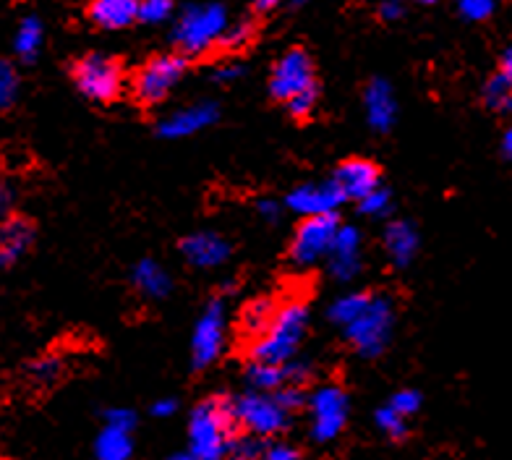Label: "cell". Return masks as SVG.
Returning a JSON list of instances; mask_svg holds the SVG:
<instances>
[{
	"label": "cell",
	"mask_w": 512,
	"mask_h": 460,
	"mask_svg": "<svg viewBox=\"0 0 512 460\" xmlns=\"http://www.w3.org/2000/svg\"><path fill=\"white\" fill-rule=\"evenodd\" d=\"M236 406L212 395L194 408L189 421V447L194 460H225L236 445Z\"/></svg>",
	"instance_id": "obj_1"
},
{
	"label": "cell",
	"mask_w": 512,
	"mask_h": 460,
	"mask_svg": "<svg viewBox=\"0 0 512 460\" xmlns=\"http://www.w3.org/2000/svg\"><path fill=\"white\" fill-rule=\"evenodd\" d=\"M306 327H309V306L304 298L296 296L288 298L285 304H277L270 327L251 343V359L267 361V364H288L304 340Z\"/></svg>",
	"instance_id": "obj_2"
},
{
	"label": "cell",
	"mask_w": 512,
	"mask_h": 460,
	"mask_svg": "<svg viewBox=\"0 0 512 460\" xmlns=\"http://www.w3.org/2000/svg\"><path fill=\"white\" fill-rule=\"evenodd\" d=\"M228 11L225 6L209 0V3H199V6H189L178 16L176 24V45L189 55H199L204 50L215 48L223 32L228 29Z\"/></svg>",
	"instance_id": "obj_3"
},
{
	"label": "cell",
	"mask_w": 512,
	"mask_h": 460,
	"mask_svg": "<svg viewBox=\"0 0 512 460\" xmlns=\"http://www.w3.org/2000/svg\"><path fill=\"white\" fill-rule=\"evenodd\" d=\"M395 325V306L387 296H371L369 306L345 327V338L361 356L374 359L387 348Z\"/></svg>",
	"instance_id": "obj_4"
},
{
	"label": "cell",
	"mask_w": 512,
	"mask_h": 460,
	"mask_svg": "<svg viewBox=\"0 0 512 460\" xmlns=\"http://www.w3.org/2000/svg\"><path fill=\"white\" fill-rule=\"evenodd\" d=\"M74 82L89 100L113 102L123 89V71L108 55L92 53L74 66Z\"/></svg>",
	"instance_id": "obj_5"
},
{
	"label": "cell",
	"mask_w": 512,
	"mask_h": 460,
	"mask_svg": "<svg viewBox=\"0 0 512 460\" xmlns=\"http://www.w3.org/2000/svg\"><path fill=\"white\" fill-rule=\"evenodd\" d=\"M337 228H340L337 215L304 217L301 225L296 228V233H293V241H290V259H293L298 267L317 264L319 259H324L330 254Z\"/></svg>",
	"instance_id": "obj_6"
},
{
	"label": "cell",
	"mask_w": 512,
	"mask_h": 460,
	"mask_svg": "<svg viewBox=\"0 0 512 460\" xmlns=\"http://www.w3.org/2000/svg\"><path fill=\"white\" fill-rule=\"evenodd\" d=\"M186 74V58L183 55H157L136 74L134 95L142 105H157L173 92Z\"/></svg>",
	"instance_id": "obj_7"
},
{
	"label": "cell",
	"mask_w": 512,
	"mask_h": 460,
	"mask_svg": "<svg viewBox=\"0 0 512 460\" xmlns=\"http://www.w3.org/2000/svg\"><path fill=\"white\" fill-rule=\"evenodd\" d=\"M233 406H236L238 427L249 429L256 437H272V434L283 432L288 427L290 413L277 403L272 393L254 390V393H246L243 398H238Z\"/></svg>",
	"instance_id": "obj_8"
},
{
	"label": "cell",
	"mask_w": 512,
	"mask_h": 460,
	"mask_svg": "<svg viewBox=\"0 0 512 460\" xmlns=\"http://www.w3.org/2000/svg\"><path fill=\"white\" fill-rule=\"evenodd\" d=\"M311 408V437L317 442H332L345 429L348 421V395L340 385H324L309 400Z\"/></svg>",
	"instance_id": "obj_9"
},
{
	"label": "cell",
	"mask_w": 512,
	"mask_h": 460,
	"mask_svg": "<svg viewBox=\"0 0 512 460\" xmlns=\"http://www.w3.org/2000/svg\"><path fill=\"white\" fill-rule=\"evenodd\" d=\"M317 84H314V66H311V58L306 55V50L293 48L275 63L270 79V92L275 100L285 102L306 95V92H314Z\"/></svg>",
	"instance_id": "obj_10"
},
{
	"label": "cell",
	"mask_w": 512,
	"mask_h": 460,
	"mask_svg": "<svg viewBox=\"0 0 512 460\" xmlns=\"http://www.w3.org/2000/svg\"><path fill=\"white\" fill-rule=\"evenodd\" d=\"M225 304L220 298L209 301L204 314L199 317L194 327V338H191V361L196 369H207L209 364H215L220 359V353L225 348Z\"/></svg>",
	"instance_id": "obj_11"
},
{
	"label": "cell",
	"mask_w": 512,
	"mask_h": 460,
	"mask_svg": "<svg viewBox=\"0 0 512 460\" xmlns=\"http://www.w3.org/2000/svg\"><path fill=\"white\" fill-rule=\"evenodd\" d=\"M332 183L340 189L345 199L361 202L366 194H371L379 186V168L371 160H364V157H351V160H343L337 165Z\"/></svg>",
	"instance_id": "obj_12"
},
{
	"label": "cell",
	"mask_w": 512,
	"mask_h": 460,
	"mask_svg": "<svg viewBox=\"0 0 512 460\" xmlns=\"http://www.w3.org/2000/svg\"><path fill=\"white\" fill-rule=\"evenodd\" d=\"M345 202V197L340 194L335 183H311V186H301V189L290 191L285 204H288V210L298 212V215L304 217H314V215H335V210L340 204Z\"/></svg>",
	"instance_id": "obj_13"
},
{
	"label": "cell",
	"mask_w": 512,
	"mask_h": 460,
	"mask_svg": "<svg viewBox=\"0 0 512 460\" xmlns=\"http://www.w3.org/2000/svg\"><path fill=\"white\" fill-rule=\"evenodd\" d=\"M330 270L337 280H353L361 272V233L353 225H340L327 254Z\"/></svg>",
	"instance_id": "obj_14"
},
{
	"label": "cell",
	"mask_w": 512,
	"mask_h": 460,
	"mask_svg": "<svg viewBox=\"0 0 512 460\" xmlns=\"http://www.w3.org/2000/svg\"><path fill=\"white\" fill-rule=\"evenodd\" d=\"M217 115H220V110H217L215 102H199V105H191V108L168 115L157 126V131L165 139H183V136H194L207 129V126H212L217 121Z\"/></svg>",
	"instance_id": "obj_15"
},
{
	"label": "cell",
	"mask_w": 512,
	"mask_h": 460,
	"mask_svg": "<svg viewBox=\"0 0 512 460\" xmlns=\"http://www.w3.org/2000/svg\"><path fill=\"white\" fill-rule=\"evenodd\" d=\"M34 241V225L27 217L8 215L0 220V267H11L29 251Z\"/></svg>",
	"instance_id": "obj_16"
},
{
	"label": "cell",
	"mask_w": 512,
	"mask_h": 460,
	"mask_svg": "<svg viewBox=\"0 0 512 460\" xmlns=\"http://www.w3.org/2000/svg\"><path fill=\"white\" fill-rule=\"evenodd\" d=\"M181 254L196 267H220L230 257V244L220 233H194L181 241Z\"/></svg>",
	"instance_id": "obj_17"
},
{
	"label": "cell",
	"mask_w": 512,
	"mask_h": 460,
	"mask_svg": "<svg viewBox=\"0 0 512 460\" xmlns=\"http://www.w3.org/2000/svg\"><path fill=\"white\" fill-rule=\"evenodd\" d=\"M364 105L371 129L390 131V126L395 123V113H398V105H395V95H392L390 84L382 82V79H374L366 87Z\"/></svg>",
	"instance_id": "obj_18"
},
{
	"label": "cell",
	"mask_w": 512,
	"mask_h": 460,
	"mask_svg": "<svg viewBox=\"0 0 512 460\" xmlns=\"http://www.w3.org/2000/svg\"><path fill=\"white\" fill-rule=\"evenodd\" d=\"M384 249L395 267L411 264L418 251V233L408 220H395L384 228Z\"/></svg>",
	"instance_id": "obj_19"
},
{
	"label": "cell",
	"mask_w": 512,
	"mask_h": 460,
	"mask_svg": "<svg viewBox=\"0 0 512 460\" xmlns=\"http://www.w3.org/2000/svg\"><path fill=\"white\" fill-rule=\"evenodd\" d=\"M89 19L102 29H123L139 19V0H92Z\"/></svg>",
	"instance_id": "obj_20"
},
{
	"label": "cell",
	"mask_w": 512,
	"mask_h": 460,
	"mask_svg": "<svg viewBox=\"0 0 512 460\" xmlns=\"http://www.w3.org/2000/svg\"><path fill=\"white\" fill-rule=\"evenodd\" d=\"M134 285L147 298H165L173 288V280L165 272L160 262L155 259H142V262L134 267Z\"/></svg>",
	"instance_id": "obj_21"
},
{
	"label": "cell",
	"mask_w": 512,
	"mask_h": 460,
	"mask_svg": "<svg viewBox=\"0 0 512 460\" xmlns=\"http://www.w3.org/2000/svg\"><path fill=\"white\" fill-rule=\"evenodd\" d=\"M134 453V440H131V432L118 427L102 429L95 440V455L97 460H128Z\"/></svg>",
	"instance_id": "obj_22"
},
{
	"label": "cell",
	"mask_w": 512,
	"mask_h": 460,
	"mask_svg": "<svg viewBox=\"0 0 512 460\" xmlns=\"http://www.w3.org/2000/svg\"><path fill=\"white\" fill-rule=\"evenodd\" d=\"M277 304L272 298H256L251 304L243 306L241 312V332L243 338H249L254 343L259 335H264V330L270 327L272 317H275Z\"/></svg>",
	"instance_id": "obj_23"
},
{
	"label": "cell",
	"mask_w": 512,
	"mask_h": 460,
	"mask_svg": "<svg viewBox=\"0 0 512 460\" xmlns=\"http://www.w3.org/2000/svg\"><path fill=\"white\" fill-rule=\"evenodd\" d=\"M249 382L259 393H275L280 387L290 385L288 364H267V361H254L246 372Z\"/></svg>",
	"instance_id": "obj_24"
},
{
	"label": "cell",
	"mask_w": 512,
	"mask_h": 460,
	"mask_svg": "<svg viewBox=\"0 0 512 460\" xmlns=\"http://www.w3.org/2000/svg\"><path fill=\"white\" fill-rule=\"evenodd\" d=\"M42 48V24L37 16H27L16 29L14 50L21 61H34Z\"/></svg>",
	"instance_id": "obj_25"
},
{
	"label": "cell",
	"mask_w": 512,
	"mask_h": 460,
	"mask_svg": "<svg viewBox=\"0 0 512 460\" xmlns=\"http://www.w3.org/2000/svg\"><path fill=\"white\" fill-rule=\"evenodd\" d=\"M369 301H371V293H348V296H340L335 304L330 306L327 317H330V322H335V325L348 327L353 319L364 312L366 306H369Z\"/></svg>",
	"instance_id": "obj_26"
},
{
	"label": "cell",
	"mask_w": 512,
	"mask_h": 460,
	"mask_svg": "<svg viewBox=\"0 0 512 460\" xmlns=\"http://www.w3.org/2000/svg\"><path fill=\"white\" fill-rule=\"evenodd\" d=\"M484 102L499 113H512V87L505 76H492L484 87Z\"/></svg>",
	"instance_id": "obj_27"
},
{
	"label": "cell",
	"mask_w": 512,
	"mask_h": 460,
	"mask_svg": "<svg viewBox=\"0 0 512 460\" xmlns=\"http://www.w3.org/2000/svg\"><path fill=\"white\" fill-rule=\"evenodd\" d=\"M377 427L382 429L390 440H405L408 437V419L400 416L395 408H379L377 411Z\"/></svg>",
	"instance_id": "obj_28"
},
{
	"label": "cell",
	"mask_w": 512,
	"mask_h": 460,
	"mask_svg": "<svg viewBox=\"0 0 512 460\" xmlns=\"http://www.w3.org/2000/svg\"><path fill=\"white\" fill-rule=\"evenodd\" d=\"M16 95H19V74L11 63L0 58V110L11 108Z\"/></svg>",
	"instance_id": "obj_29"
},
{
	"label": "cell",
	"mask_w": 512,
	"mask_h": 460,
	"mask_svg": "<svg viewBox=\"0 0 512 460\" xmlns=\"http://www.w3.org/2000/svg\"><path fill=\"white\" fill-rule=\"evenodd\" d=\"M173 14V0H139V21L160 24Z\"/></svg>",
	"instance_id": "obj_30"
},
{
	"label": "cell",
	"mask_w": 512,
	"mask_h": 460,
	"mask_svg": "<svg viewBox=\"0 0 512 460\" xmlns=\"http://www.w3.org/2000/svg\"><path fill=\"white\" fill-rule=\"evenodd\" d=\"M251 37H254V29L246 21H241V24H228V29H225L217 45H223L225 50H241L243 45H249Z\"/></svg>",
	"instance_id": "obj_31"
},
{
	"label": "cell",
	"mask_w": 512,
	"mask_h": 460,
	"mask_svg": "<svg viewBox=\"0 0 512 460\" xmlns=\"http://www.w3.org/2000/svg\"><path fill=\"white\" fill-rule=\"evenodd\" d=\"M497 0H458V11L468 21H484L494 14Z\"/></svg>",
	"instance_id": "obj_32"
},
{
	"label": "cell",
	"mask_w": 512,
	"mask_h": 460,
	"mask_svg": "<svg viewBox=\"0 0 512 460\" xmlns=\"http://www.w3.org/2000/svg\"><path fill=\"white\" fill-rule=\"evenodd\" d=\"M390 191L387 189H374L371 191V194H366L364 199H361V212H364V215H371V217H377V215H384V212L390 210Z\"/></svg>",
	"instance_id": "obj_33"
},
{
	"label": "cell",
	"mask_w": 512,
	"mask_h": 460,
	"mask_svg": "<svg viewBox=\"0 0 512 460\" xmlns=\"http://www.w3.org/2000/svg\"><path fill=\"white\" fill-rule=\"evenodd\" d=\"M29 374H32L34 382H40V385H50V382H55V379L61 377V361L53 359V356H48V359H40L37 364H32Z\"/></svg>",
	"instance_id": "obj_34"
},
{
	"label": "cell",
	"mask_w": 512,
	"mask_h": 460,
	"mask_svg": "<svg viewBox=\"0 0 512 460\" xmlns=\"http://www.w3.org/2000/svg\"><path fill=\"white\" fill-rule=\"evenodd\" d=\"M390 408H395L400 416L408 419V416H413L421 408V393H416V390H400V393L392 395Z\"/></svg>",
	"instance_id": "obj_35"
},
{
	"label": "cell",
	"mask_w": 512,
	"mask_h": 460,
	"mask_svg": "<svg viewBox=\"0 0 512 460\" xmlns=\"http://www.w3.org/2000/svg\"><path fill=\"white\" fill-rule=\"evenodd\" d=\"M105 424L131 432V429L136 427V416L134 411H128V408H108V411H105Z\"/></svg>",
	"instance_id": "obj_36"
},
{
	"label": "cell",
	"mask_w": 512,
	"mask_h": 460,
	"mask_svg": "<svg viewBox=\"0 0 512 460\" xmlns=\"http://www.w3.org/2000/svg\"><path fill=\"white\" fill-rule=\"evenodd\" d=\"M262 460H301V453L296 447L285 445V442H277V445H270L264 450Z\"/></svg>",
	"instance_id": "obj_37"
},
{
	"label": "cell",
	"mask_w": 512,
	"mask_h": 460,
	"mask_svg": "<svg viewBox=\"0 0 512 460\" xmlns=\"http://www.w3.org/2000/svg\"><path fill=\"white\" fill-rule=\"evenodd\" d=\"M379 16L384 21H395L403 16V0H382L379 3Z\"/></svg>",
	"instance_id": "obj_38"
},
{
	"label": "cell",
	"mask_w": 512,
	"mask_h": 460,
	"mask_svg": "<svg viewBox=\"0 0 512 460\" xmlns=\"http://www.w3.org/2000/svg\"><path fill=\"white\" fill-rule=\"evenodd\" d=\"M176 411L178 403L173 398H160L152 403V416H157V419H168V416H173Z\"/></svg>",
	"instance_id": "obj_39"
},
{
	"label": "cell",
	"mask_w": 512,
	"mask_h": 460,
	"mask_svg": "<svg viewBox=\"0 0 512 460\" xmlns=\"http://www.w3.org/2000/svg\"><path fill=\"white\" fill-rule=\"evenodd\" d=\"M14 207V189L6 181H0V220L8 217V210Z\"/></svg>",
	"instance_id": "obj_40"
},
{
	"label": "cell",
	"mask_w": 512,
	"mask_h": 460,
	"mask_svg": "<svg viewBox=\"0 0 512 460\" xmlns=\"http://www.w3.org/2000/svg\"><path fill=\"white\" fill-rule=\"evenodd\" d=\"M238 76H241V68L238 66H223L215 71V79L220 84H228V82H236Z\"/></svg>",
	"instance_id": "obj_41"
},
{
	"label": "cell",
	"mask_w": 512,
	"mask_h": 460,
	"mask_svg": "<svg viewBox=\"0 0 512 460\" xmlns=\"http://www.w3.org/2000/svg\"><path fill=\"white\" fill-rule=\"evenodd\" d=\"M259 212H262L267 220H277V215H280V210H277V204L270 202V199H264V202H259Z\"/></svg>",
	"instance_id": "obj_42"
},
{
	"label": "cell",
	"mask_w": 512,
	"mask_h": 460,
	"mask_svg": "<svg viewBox=\"0 0 512 460\" xmlns=\"http://www.w3.org/2000/svg\"><path fill=\"white\" fill-rule=\"evenodd\" d=\"M499 74L505 76L512 87V48H507L505 55H502V71H499Z\"/></svg>",
	"instance_id": "obj_43"
},
{
	"label": "cell",
	"mask_w": 512,
	"mask_h": 460,
	"mask_svg": "<svg viewBox=\"0 0 512 460\" xmlns=\"http://www.w3.org/2000/svg\"><path fill=\"white\" fill-rule=\"evenodd\" d=\"M502 152H505V157H510L512 160V126L505 131V139H502Z\"/></svg>",
	"instance_id": "obj_44"
},
{
	"label": "cell",
	"mask_w": 512,
	"mask_h": 460,
	"mask_svg": "<svg viewBox=\"0 0 512 460\" xmlns=\"http://www.w3.org/2000/svg\"><path fill=\"white\" fill-rule=\"evenodd\" d=\"M277 3H283V0H256V8H259V11H270Z\"/></svg>",
	"instance_id": "obj_45"
},
{
	"label": "cell",
	"mask_w": 512,
	"mask_h": 460,
	"mask_svg": "<svg viewBox=\"0 0 512 460\" xmlns=\"http://www.w3.org/2000/svg\"><path fill=\"white\" fill-rule=\"evenodd\" d=\"M225 460H256V458H251V455H228Z\"/></svg>",
	"instance_id": "obj_46"
},
{
	"label": "cell",
	"mask_w": 512,
	"mask_h": 460,
	"mask_svg": "<svg viewBox=\"0 0 512 460\" xmlns=\"http://www.w3.org/2000/svg\"><path fill=\"white\" fill-rule=\"evenodd\" d=\"M170 460H194L191 455H176V458H170Z\"/></svg>",
	"instance_id": "obj_47"
},
{
	"label": "cell",
	"mask_w": 512,
	"mask_h": 460,
	"mask_svg": "<svg viewBox=\"0 0 512 460\" xmlns=\"http://www.w3.org/2000/svg\"><path fill=\"white\" fill-rule=\"evenodd\" d=\"M421 3H437V0H421Z\"/></svg>",
	"instance_id": "obj_48"
},
{
	"label": "cell",
	"mask_w": 512,
	"mask_h": 460,
	"mask_svg": "<svg viewBox=\"0 0 512 460\" xmlns=\"http://www.w3.org/2000/svg\"><path fill=\"white\" fill-rule=\"evenodd\" d=\"M296 3H304V0H296Z\"/></svg>",
	"instance_id": "obj_49"
}]
</instances>
